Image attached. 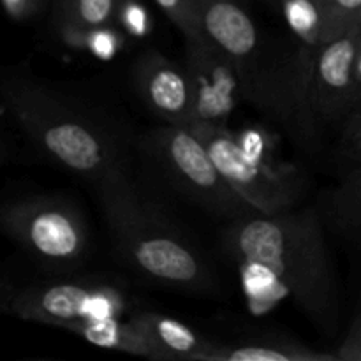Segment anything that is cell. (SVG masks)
Returning <instances> with one entry per match:
<instances>
[{"instance_id":"6da1fadb","label":"cell","mask_w":361,"mask_h":361,"mask_svg":"<svg viewBox=\"0 0 361 361\" xmlns=\"http://www.w3.org/2000/svg\"><path fill=\"white\" fill-rule=\"evenodd\" d=\"M222 240L252 312H270L286 298L316 319L331 312L335 281L323 226L314 210L293 208L229 221Z\"/></svg>"},{"instance_id":"7a4b0ae2","label":"cell","mask_w":361,"mask_h":361,"mask_svg":"<svg viewBox=\"0 0 361 361\" xmlns=\"http://www.w3.org/2000/svg\"><path fill=\"white\" fill-rule=\"evenodd\" d=\"M4 104L32 143L74 175L99 182L123 168V145L111 122L30 76L4 81Z\"/></svg>"},{"instance_id":"3957f363","label":"cell","mask_w":361,"mask_h":361,"mask_svg":"<svg viewBox=\"0 0 361 361\" xmlns=\"http://www.w3.org/2000/svg\"><path fill=\"white\" fill-rule=\"evenodd\" d=\"M97 185L113 245L127 267L183 291L214 288V275L201 254L159 208L137 192L126 169H115Z\"/></svg>"},{"instance_id":"277c9868","label":"cell","mask_w":361,"mask_h":361,"mask_svg":"<svg viewBox=\"0 0 361 361\" xmlns=\"http://www.w3.org/2000/svg\"><path fill=\"white\" fill-rule=\"evenodd\" d=\"M0 222L25 252L49 270H74L90 250L83 214L63 197L34 196L13 201L2 208Z\"/></svg>"},{"instance_id":"5b68a950","label":"cell","mask_w":361,"mask_h":361,"mask_svg":"<svg viewBox=\"0 0 361 361\" xmlns=\"http://www.w3.org/2000/svg\"><path fill=\"white\" fill-rule=\"evenodd\" d=\"M147 143L168 182L190 201L228 221L259 214L229 185L189 126L166 123L152 130Z\"/></svg>"},{"instance_id":"8992f818","label":"cell","mask_w":361,"mask_h":361,"mask_svg":"<svg viewBox=\"0 0 361 361\" xmlns=\"http://www.w3.org/2000/svg\"><path fill=\"white\" fill-rule=\"evenodd\" d=\"M189 127L208 148L229 185L259 214L277 215L296 207L303 194V180L298 169L247 154L236 134L228 127L204 123H190Z\"/></svg>"},{"instance_id":"52a82bcc","label":"cell","mask_w":361,"mask_h":361,"mask_svg":"<svg viewBox=\"0 0 361 361\" xmlns=\"http://www.w3.org/2000/svg\"><path fill=\"white\" fill-rule=\"evenodd\" d=\"M197 16L201 34L238 69L245 99L264 109H277L279 92H288L275 78V71L263 66L261 35L249 11L238 0H197Z\"/></svg>"},{"instance_id":"ba28073f","label":"cell","mask_w":361,"mask_h":361,"mask_svg":"<svg viewBox=\"0 0 361 361\" xmlns=\"http://www.w3.org/2000/svg\"><path fill=\"white\" fill-rule=\"evenodd\" d=\"M129 310V298L116 286L97 279L51 282L28 288L11 302V312L25 321L73 328L104 317H118Z\"/></svg>"},{"instance_id":"9c48e42d","label":"cell","mask_w":361,"mask_h":361,"mask_svg":"<svg viewBox=\"0 0 361 361\" xmlns=\"http://www.w3.org/2000/svg\"><path fill=\"white\" fill-rule=\"evenodd\" d=\"M185 69L192 92V120L228 127L240 99H245L242 76L231 60L207 37L185 39ZM189 123V126H190Z\"/></svg>"},{"instance_id":"30bf717a","label":"cell","mask_w":361,"mask_h":361,"mask_svg":"<svg viewBox=\"0 0 361 361\" xmlns=\"http://www.w3.org/2000/svg\"><path fill=\"white\" fill-rule=\"evenodd\" d=\"M361 46V23L317 49L310 69L307 104L326 122H344L355 109V63Z\"/></svg>"},{"instance_id":"8fae6325","label":"cell","mask_w":361,"mask_h":361,"mask_svg":"<svg viewBox=\"0 0 361 361\" xmlns=\"http://www.w3.org/2000/svg\"><path fill=\"white\" fill-rule=\"evenodd\" d=\"M134 85L145 104L166 123L189 126L192 92L185 66L157 51H148L134 66Z\"/></svg>"},{"instance_id":"7c38bea8","label":"cell","mask_w":361,"mask_h":361,"mask_svg":"<svg viewBox=\"0 0 361 361\" xmlns=\"http://www.w3.org/2000/svg\"><path fill=\"white\" fill-rule=\"evenodd\" d=\"M152 348V360L210 361L219 344L207 341L197 331L175 317L159 312L130 316Z\"/></svg>"},{"instance_id":"4fadbf2b","label":"cell","mask_w":361,"mask_h":361,"mask_svg":"<svg viewBox=\"0 0 361 361\" xmlns=\"http://www.w3.org/2000/svg\"><path fill=\"white\" fill-rule=\"evenodd\" d=\"M71 334L102 349L127 353L152 360V348L133 317H104L69 328Z\"/></svg>"},{"instance_id":"5bb4252c","label":"cell","mask_w":361,"mask_h":361,"mask_svg":"<svg viewBox=\"0 0 361 361\" xmlns=\"http://www.w3.org/2000/svg\"><path fill=\"white\" fill-rule=\"evenodd\" d=\"M338 356L316 353L286 338H252L236 344H219L210 361H330Z\"/></svg>"},{"instance_id":"9a60e30c","label":"cell","mask_w":361,"mask_h":361,"mask_svg":"<svg viewBox=\"0 0 361 361\" xmlns=\"http://www.w3.org/2000/svg\"><path fill=\"white\" fill-rule=\"evenodd\" d=\"M122 0H62L60 30L73 44L81 35L99 28L115 27Z\"/></svg>"},{"instance_id":"2e32d148","label":"cell","mask_w":361,"mask_h":361,"mask_svg":"<svg viewBox=\"0 0 361 361\" xmlns=\"http://www.w3.org/2000/svg\"><path fill=\"white\" fill-rule=\"evenodd\" d=\"M279 9L296 39L317 53L328 41V21L319 0H279Z\"/></svg>"},{"instance_id":"e0dca14e","label":"cell","mask_w":361,"mask_h":361,"mask_svg":"<svg viewBox=\"0 0 361 361\" xmlns=\"http://www.w3.org/2000/svg\"><path fill=\"white\" fill-rule=\"evenodd\" d=\"M326 212L335 228L361 240V166L330 194Z\"/></svg>"},{"instance_id":"ac0fdd59","label":"cell","mask_w":361,"mask_h":361,"mask_svg":"<svg viewBox=\"0 0 361 361\" xmlns=\"http://www.w3.org/2000/svg\"><path fill=\"white\" fill-rule=\"evenodd\" d=\"M328 21V41L361 23V0H319Z\"/></svg>"},{"instance_id":"d6986e66","label":"cell","mask_w":361,"mask_h":361,"mask_svg":"<svg viewBox=\"0 0 361 361\" xmlns=\"http://www.w3.org/2000/svg\"><path fill=\"white\" fill-rule=\"evenodd\" d=\"M155 4L178 27L183 39L203 37L197 16V0H155Z\"/></svg>"},{"instance_id":"ffe728a7","label":"cell","mask_w":361,"mask_h":361,"mask_svg":"<svg viewBox=\"0 0 361 361\" xmlns=\"http://www.w3.org/2000/svg\"><path fill=\"white\" fill-rule=\"evenodd\" d=\"M341 152L345 159L361 166V106L353 109L344 118L341 134Z\"/></svg>"},{"instance_id":"44dd1931","label":"cell","mask_w":361,"mask_h":361,"mask_svg":"<svg viewBox=\"0 0 361 361\" xmlns=\"http://www.w3.org/2000/svg\"><path fill=\"white\" fill-rule=\"evenodd\" d=\"M118 21H123L127 30H133L136 34H141V30H145V27L148 23L145 7L140 2H136V0H122Z\"/></svg>"},{"instance_id":"7402d4cb","label":"cell","mask_w":361,"mask_h":361,"mask_svg":"<svg viewBox=\"0 0 361 361\" xmlns=\"http://www.w3.org/2000/svg\"><path fill=\"white\" fill-rule=\"evenodd\" d=\"M338 360L344 361H361V310L356 316L355 323L349 328L344 342L338 348Z\"/></svg>"},{"instance_id":"603a6c76","label":"cell","mask_w":361,"mask_h":361,"mask_svg":"<svg viewBox=\"0 0 361 361\" xmlns=\"http://www.w3.org/2000/svg\"><path fill=\"white\" fill-rule=\"evenodd\" d=\"M2 2L11 20L21 21L34 16L42 7L44 0H2Z\"/></svg>"},{"instance_id":"cb8c5ba5","label":"cell","mask_w":361,"mask_h":361,"mask_svg":"<svg viewBox=\"0 0 361 361\" xmlns=\"http://www.w3.org/2000/svg\"><path fill=\"white\" fill-rule=\"evenodd\" d=\"M361 106V46L355 63V108Z\"/></svg>"}]
</instances>
